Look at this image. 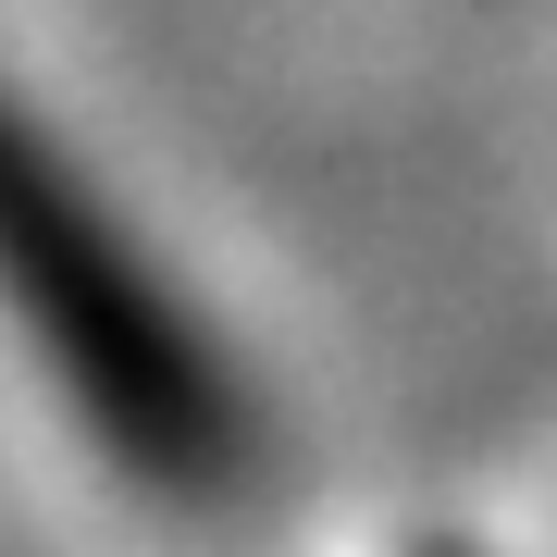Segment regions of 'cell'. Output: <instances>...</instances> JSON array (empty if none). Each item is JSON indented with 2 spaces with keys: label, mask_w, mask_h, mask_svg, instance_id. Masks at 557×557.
<instances>
[{
  "label": "cell",
  "mask_w": 557,
  "mask_h": 557,
  "mask_svg": "<svg viewBox=\"0 0 557 557\" xmlns=\"http://www.w3.org/2000/svg\"><path fill=\"white\" fill-rule=\"evenodd\" d=\"M0 310L25 322L38 372L62 409L87 421V446L112 458L161 508H223L260 471L248 384L211 359L186 298L137 260V236L100 211V186L75 174V149L0 87Z\"/></svg>",
  "instance_id": "6da1fadb"
}]
</instances>
